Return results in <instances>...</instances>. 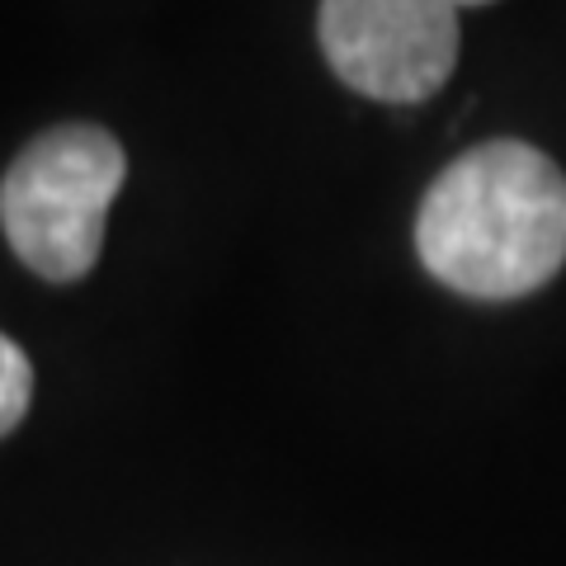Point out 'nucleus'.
<instances>
[{"instance_id":"7ed1b4c3","label":"nucleus","mask_w":566,"mask_h":566,"mask_svg":"<svg viewBox=\"0 0 566 566\" xmlns=\"http://www.w3.org/2000/svg\"><path fill=\"white\" fill-rule=\"evenodd\" d=\"M316 33L335 76L382 104L430 99L458 66L453 0H322Z\"/></svg>"},{"instance_id":"20e7f679","label":"nucleus","mask_w":566,"mask_h":566,"mask_svg":"<svg viewBox=\"0 0 566 566\" xmlns=\"http://www.w3.org/2000/svg\"><path fill=\"white\" fill-rule=\"evenodd\" d=\"M29 401H33V364L10 335H0V439L29 416Z\"/></svg>"},{"instance_id":"f03ea898","label":"nucleus","mask_w":566,"mask_h":566,"mask_svg":"<svg viewBox=\"0 0 566 566\" xmlns=\"http://www.w3.org/2000/svg\"><path fill=\"white\" fill-rule=\"evenodd\" d=\"M128 156L95 123H66L33 137L0 180V227L10 251L48 283L95 270L104 218L118 199Z\"/></svg>"},{"instance_id":"39448f33","label":"nucleus","mask_w":566,"mask_h":566,"mask_svg":"<svg viewBox=\"0 0 566 566\" xmlns=\"http://www.w3.org/2000/svg\"><path fill=\"white\" fill-rule=\"evenodd\" d=\"M453 6H486V0H453Z\"/></svg>"},{"instance_id":"f257e3e1","label":"nucleus","mask_w":566,"mask_h":566,"mask_svg":"<svg viewBox=\"0 0 566 566\" xmlns=\"http://www.w3.org/2000/svg\"><path fill=\"white\" fill-rule=\"evenodd\" d=\"M416 251L463 297L510 303L538 293L566 264V175L528 142H482L424 189Z\"/></svg>"}]
</instances>
